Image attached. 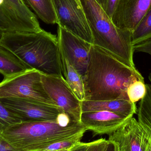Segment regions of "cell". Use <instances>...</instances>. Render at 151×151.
Segmentation results:
<instances>
[{
    "instance_id": "ac0fdd59",
    "label": "cell",
    "mask_w": 151,
    "mask_h": 151,
    "mask_svg": "<svg viewBox=\"0 0 151 151\" xmlns=\"http://www.w3.org/2000/svg\"><path fill=\"white\" fill-rule=\"evenodd\" d=\"M24 1L42 21L47 24H58L57 18L51 0Z\"/></svg>"
},
{
    "instance_id": "484cf974",
    "label": "cell",
    "mask_w": 151,
    "mask_h": 151,
    "mask_svg": "<svg viewBox=\"0 0 151 151\" xmlns=\"http://www.w3.org/2000/svg\"><path fill=\"white\" fill-rule=\"evenodd\" d=\"M87 144L88 143L79 142L68 151H86Z\"/></svg>"
},
{
    "instance_id": "9a60e30c",
    "label": "cell",
    "mask_w": 151,
    "mask_h": 151,
    "mask_svg": "<svg viewBox=\"0 0 151 151\" xmlns=\"http://www.w3.org/2000/svg\"><path fill=\"white\" fill-rule=\"evenodd\" d=\"M63 75L69 87L81 101L84 100V85L82 77L64 55L61 54Z\"/></svg>"
},
{
    "instance_id": "603a6c76",
    "label": "cell",
    "mask_w": 151,
    "mask_h": 151,
    "mask_svg": "<svg viewBox=\"0 0 151 151\" xmlns=\"http://www.w3.org/2000/svg\"><path fill=\"white\" fill-rule=\"evenodd\" d=\"M108 143V140L101 138L88 143L86 151H105Z\"/></svg>"
},
{
    "instance_id": "4316f807",
    "label": "cell",
    "mask_w": 151,
    "mask_h": 151,
    "mask_svg": "<svg viewBox=\"0 0 151 151\" xmlns=\"http://www.w3.org/2000/svg\"><path fill=\"white\" fill-rule=\"evenodd\" d=\"M0 151H16L0 138Z\"/></svg>"
},
{
    "instance_id": "7a4b0ae2",
    "label": "cell",
    "mask_w": 151,
    "mask_h": 151,
    "mask_svg": "<svg viewBox=\"0 0 151 151\" xmlns=\"http://www.w3.org/2000/svg\"><path fill=\"white\" fill-rule=\"evenodd\" d=\"M0 45L29 69L43 74L63 76L57 37L42 30L37 32H5Z\"/></svg>"
},
{
    "instance_id": "e0dca14e",
    "label": "cell",
    "mask_w": 151,
    "mask_h": 151,
    "mask_svg": "<svg viewBox=\"0 0 151 151\" xmlns=\"http://www.w3.org/2000/svg\"><path fill=\"white\" fill-rule=\"evenodd\" d=\"M0 27L5 32L28 33L6 0H0Z\"/></svg>"
},
{
    "instance_id": "7c38bea8",
    "label": "cell",
    "mask_w": 151,
    "mask_h": 151,
    "mask_svg": "<svg viewBox=\"0 0 151 151\" xmlns=\"http://www.w3.org/2000/svg\"><path fill=\"white\" fill-rule=\"evenodd\" d=\"M130 118L107 111L83 112L81 114V122L94 136L110 135Z\"/></svg>"
},
{
    "instance_id": "ffe728a7",
    "label": "cell",
    "mask_w": 151,
    "mask_h": 151,
    "mask_svg": "<svg viewBox=\"0 0 151 151\" xmlns=\"http://www.w3.org/2000/svg\"><path fill=\"white\" fill-rule=\"evenodd\" d=\"M151 39V5L145 16L132 33L133 46Z\"/></svg>"
},
{
    "instance_id": "8fae6325",
    "label": "cell",
    "mask_w": 151,
    "mask_h": 151,
    "mask_svg": "<svg viewBox=\"0 0 151 151\" xmlns=\"http://www.w3.org/2000/svg\"><path fill=\"white\" fill-rule=\"evenodd\" d=\"M108 140L115 142L119 151H148L147 133L133 117L110 135Z\"/></svg>"
},
{
    "instance_id": "f1b7e54d",
    "label": "cell",
    "mask_w": 151,
    "mask_h": 151,
    "mask_svg": "<svg viewBox=\"0 0 151 151\" xmlns=\"http://www.w3.org/2000/svg\"><path fill=\"white\" fill-rule=\"evenodd\" d=\"M5 32L1 27H0V42L3 38Z\"/></svg>"
},
{
    "instance_id": "d4e9b609",
    "label": "cell",
    "mask_w": 151,
    "mask_h": 151,
    "mask_svg": "<svg viewBox=\"0 0 151 151\" xmlns=\"http://www.w3.org/2000/svg\"><path fill=\"white\" fill-rule=\"evenodd\" d=\"M118 0H105L102 9L110 19L111 18Z\"/></svg>"
},
{
    "instance_id": "cb8c5ba5",
    "label": "cell",
    "mask_w": 151,
    "mask_h": 151,
    "mask_svg": "<svg viewBox=\"0 0 151 151\" xmlns=\"http://www.w3.org/2000/svg\"><path fill=\"white\" fill-rule=\"evenodd\" d=\"M134 52H142L151 55V39L134 46Z\"/></svg>"
},
{
    "instance_id": "3957f363",
    "label": "cell",
    "mask_w": 151,
    "mask_h": 151,
    "mask_svg": "<svg viewBox=\"0 0 151 151\" xmlns=\"http://www.w3.org/2000/svg\"><path fill=\"white\" fill-rule=\"evenodd\" d=\"M87 130L81 122L63 126L57 121L22 122L7 127L0 138L16 151H41L55 143L83 137Z\"/></svg>"
},
{
    "instance_id": "d6a6232c",
    "label": "cell",
    "mask_w": 151,
    "mask_h": 151,
    "mask_svg": "<svg viewBox=\"0 0 151 151\" xmlns=\"http://www.w3.org/2000/svg\"><path fill=\"white\" fill-rule=\"evenodd\" d=\"M70 149H71V148H70ZM70 149H69V150H62V151H69V150H70Z\"/></svg>"
},
{
    "instance_id": "f546056e",
    "label": "cell",
    "mask_w": 151,
    "mask_h": 151,
    "mask_svg": "<svg viewBox=\"0 0 151 151\" xmlns=\"http://www.w3.org/2000/svg\"><path fill=\"white\" fill-rule=\"evenodd\" d=\"M95 1L101 6L102 8L104 6L105 2V0H95Z\"/></svg>"
},
{
    "instance_id": "8992f818",
    "label": "cell",
    "mask_w": 151,
    "mask_h": 151,
    "mask_svg": "<svg viewBox=\"0 0 151 151\" xmlns=\"http://www.w3.org/2000/svg\"><path fill=\"white\" fill-rule=\"evenodd\" d=\"M51 1L58 26L93 44L91 31L81 5L76 0Z\"/></svg>"
},
{
    "instance_id": "6da1fadb",
    "label": "cell",
    "mask_w": 151,
    "mask_h": 151,
    "mask_svg": "<svg viewBox=\"0 0 151 151\" xmlns=\"http://www.w3.org/2000/svg\"><path fill=\"white\" fill-rule=\"evenodd\" d=\"M84 100H129V86L144 78L136 68L124 64L108 51L91 45L86 72L82 77Z\"/></svg>"
},
{
    "instance_id": "4fadbf2b",
    "label": "cell",
    "mask_w": 151,
    "mask_h": 151,
    "mask_svg": "<svg viewBox=\"0 0 151 151\" xmlns=\"http://www.w3.org/2000/svg\"><path fill=\"white\" fill-rule=\"evenodd\" d=\"M82 112L94 111H107L131 118L137 113L135 103L123 99L104 101H81Z\"/></svg>"
},
{
    "instance_id": "d6986e66",
    "label": "cell",
    "mask_w": 151,
    "mask_h": 151,
    "mask_svg": "<svg viewBox=\"0 0 151 151\" xmlns=\"http://www.w3.org/2000/svg\"><path fill=\"white\" fill-rule=\"evenodd\" d=\"M137 114L138 122L148 135V151H151V96L145 97L141 100Z\"/></svg>"
},
{
    "instance_id": "4dcf8cb0",
    "label": "cell",
    "mask_w": 151,
    "mask_h": 151,
    "mask_svg": "<svg viewBox=\"0 0 151 151\" xmlns=\"http://www.w3.org/2000/svg\"><path fill=\"white\" fill-rule=\"evenodd\" d=\"M149 80H150V84L151 85V73H150V75H149Z\"/></svg>"
},
{
    "instance_id": "1f68e13d",
    "label": "cell",
    "mask_w": 151,
    "mask_h": 151,
    "mask_svg": "<svg viewBox=\"0 0 151 151\" xmlns=\"http://www.w3.org/2000/svg\"><path fill=\"white\" fill-rule=\"evenodd\" d=\"M76 1H77V2L79 4H81V3H80V0H76Z\"/></svg>"
},
{
    "instance_id": "5bb4252c",
    "label": "cell",
    "mask_w": 151,
    "mask_h": 151,
    "mask_svg": "<svg viewBox=\"0 0 151 151\" xmlns=\"http://www.w3.org/2000/svg\"><path fill=\"white\" fill-rule=\"evenodd\" d=\"M6 1L27 32H37L42 30L36 16L30 9L24 0Z\"/></svg>"
},
{
    "instance_id": "52a82bcc",
    "label": "cell",
    "mask_w": 151,
    "mask_h": 151,
    "mask_svg": "<svg viewBox=\"0 0 151 151\" xmlns=\"http://www.w3.org/2000/svg\"><path fill=\"white\" fill-rule=\"evenodd\" d=\"M42 82L50 97L72 122H81V101L69 87L63 76L42 74Z\"/></svg>"
},
{
    "instance_id": "7402d4cb",
    "label": "cell",
    "mask_w": 151,
    "mask_h": 151,
    "mask_svg": "<svg viewBox=\"0 0 151 151\" xmlns=\"http://www.w3.org/2000/svg\"><path fill=\"white\" fill-rule=\"evenodd\" d=\"M146 84L143 81H137L131 83L127 89V94L130 102L135 103L143 98L146 93Z\"/></svg>"
},
{
    "instance_id": "30bf717a",
    "label": "cell",
    "mask_w": 151,
    "mask_h": 151,
    "mask_svg": "<svg viewBox=\"0 0 151 151\" xmlns=\"http://www.w3.org/2000/svg\"><path fill=\"white\" fill-rule=\"evenodd\" d=\"M151 5V0H118L112 22L121 30L132 33Z\"/></svg>"
},
{
    "instance_id": "83f0119b",
    "label": "cell",
    "mask_w": 151,
    "mask_h": 151,
    "mask_svg": "<svg viewBox=\"0 0 151 151\" xmlns=\"http://www.w3.org/2000/svg\"><path fill=\"white\" fill-rule=\"evenodd\" d=\"M105 151H119V150L118 145L115 142L108 140V145Z\"/></svg>"
},
{
    "instance_id": "44dd1931",
    "label": "cell",
    "mask_w": 151,
    "mask_h": 151,
    "mask_svg": "<svg viewBox=\"0 0 151 151\" xmlns=\"http://www.w3.org/2000/svg\"><path fill=\"white\" fill-rule=\"evenodd\" d=\"M20 122H22L19 118L7 108L0 99V134L9 126Z\"/></svg>"
},
{
    "instance_id": "9c48e42d",
    "label": "cell",
    "mask_w": 151,
    "mask_h": 151,
    "mask_svg": "<svg viewBox=\"0 0 151 151\" xmlns=\"http://www.w3.org/2000/svg\"><path fill=\"white\" fill-rule=\"evenodd\" d=\"M57 39L61 54L83 77L88 66L89 53L92 44L59 26Z\"/></svg>"
},
{
    "instance_id": "277c9868",
    "label": "cell",
    "mask_w": 151,
    "mask_h": 151,
    "mask_svg": "<svg viewBox=\"0 0 151 151\" xmlns=\"http://www.w3.org/2000/svg\"><path fill=\"white\" fill-rule=\"evenodd\" d=\"M93 38V45L99 47L125 64L136 68L132 33L117 28L95 0H80Z\"/></svg>"
},
{
    "instance_id": "ba28073f",
    "label": "cell",
    "mask_w": 151,
    "mask_h": 151,
    "mask_svg": "<svg viewBox=\"0 0 151 151\" xmlns=\"http://www.w3.org/2000/svg\"><path fill=\"white\" fill-rule=\"evenodd\" d=\"M2 103L21 122L56 121L63 111L57 106L29 99H0Z\"/></svg>"
},
{
    "instance_id": "2e32d148",
    "label": "cell",
    "mask_w": 151,
    "mask_h": 151,
    "mask_svg": "<svg viewBox=\"0 0 151 151\" xmlns=\"http://www.w3.org/2000/svg\"><path fill=\"white\" fill-rule=\"evenodd\" d=\"M29 69L12 52L0 45V73L4 77H9Z\"/></svg>"
},
{
    "instance_id": "5b68a950",
    "label": "cell",
    "mask_w": 151,
    "mask_h": 151,
    "mask_svg": "<svg viewBox=\"0 0 151 151\" xmlns=\"http://www.w3.org/2000/svg\"><path fill=\"white\" fill-rule=\"evenodd\" d=\"M42 74L34 69H29L4 77L0 82V99H29L58 107L44 89Z\"/></svg>"
}]
</instances>
